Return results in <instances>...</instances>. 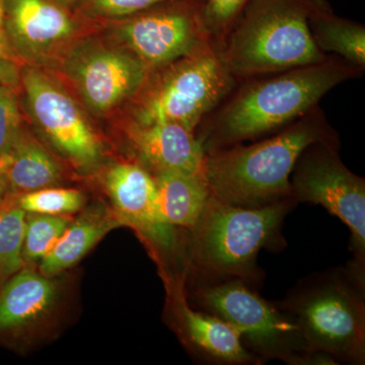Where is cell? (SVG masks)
Returning <instances> with one entry per match:
<instances>
[{"instance_id": "1", "label": "cell", "mask_w": 365, "mask_h": 365, "mask_svg": "<svg viewBox=\"0 0 365 365\" xmlns=\"http://www.w3.org/2000/svg\"><path fill=\"white\" fill-rule=\"evenodd\" d=\"M365 69L330 54L323 61L237 81L195 132L204 153L251 143L304 116L329 91Z\"/></svg>"}, {"instance_id": "2", "label": "cell", "mask_w": 365, "mask_h": 365, "mask_svg": "<svg viewBox=\"0 0 365 365\" xmlns=\"http://www.w3.org/2000/svg\"><path fill=\"white\" fill-rule=\"evenodd\" d=\"M314 143L341 145L319 105L270 135L205 153L204 178L211 194L230 205L257 208L294 199L290 175Z\"/></svg>"}, {"instance_id": "3", "label": "cell", "mask_w": 365, "mask_h": 365, "mask_svg": "<svg viewBox=\"0 0 365 365\" xmlns=\"http://www.w3.org/2000/svg\"><path fill=\"white\" fill-rule=\"evenodd\" d=\"M294 199L257 208L230 205L211 194L195 227L187 234L188 275L195 282L261 281L257 266L262 249L283 248L281 225L297 205Z\"/></svg>"}, {"instance_id": "4", "label": "cell", "mask_w": 365, "mask_h": 365, "mask_svg": "<svg viewBox=\"0 0 365 365\" xmlns=\"http://www.w3.org/2000/svg\"><path fill=\"white\" fill-rule=\"evenodd\" d=\"M328 0H252L217 50L237 81L318 63L329 55L314 44L309 20Z\"/></svg>"}, {"instance_id": "5", "label": "cell", "mask_w": 365, "mask_h": 365, "mask_svg": "<svg viewBox=\"0 0 365 365\" xmlns=\"http://www.w3.org/2000/svg\"><path fill=\"white\" fill-rule=\"evenodd\" d=\"M365 284L347 267L300 280L277 304L299 326L309 352L365 364Z\"/></svg>"}, {"instance_id": "6", "label": "cell", "mask_w": 365, "mask_h": 365, "mask_svg": "<svg viewBox=\"0 0 365 365\" xmlns=\"http://www.w3.org/2000/svg\"><path fill=\"white\" fill-rule=\"evenodd\" d=\"M192 295L202 311L234 327L260 364L276 359L292 365L337 364L328 355L309 352L294 319L245 281L195 282Z\"/></svg>"}, {"instance_id": "7", "label": "cell", "mask_w": 365, "mask_h": 365, "mask_svg": "<svg viewBox=\"0 0 365 365\" xmlns=\"http://www.w3.org/2000/svg\"><path fill=\"white\" fill-rule=\"evenodd\" d=\"M237 83L215 48L182 57L148 71L133 98L131 122H173L196 132Z\"/></svg>"}, {"instance_id": "8", "label": "cell", "mask_w": 365, "mask_h": 365, "mask_svg": "<svg viewBox=\"0 0 365 365\" xmlns=\"http://www.w3.org/2000/svg\"><path fill=\"white\" fill-rule=\"evenodd\" d=\"M340 146L314 143L297 158L290 175L297 203L319 204L351 232L352 261L347 269L365 284V181L346 167Z\"/></svg>"}, {"instance_id": "9", "label": "cell", "mask_w": 365, "mask_h": 365, "mask_svg": "<svg viewBox=\"0 0 365 365\" xmlns=\"http://www.w3.org/2000/svg\"><path fill=\"white\" fill-rule=\"evenodd\" d=\"M113 212L121 225L138 232L163 267L175 269L182 281L188 276L187 235L165 222L158 203L155 176L139 162L118 163L105 175Z\"/></svg>"}, {"instance_id": "10", "label": "cell", "mask_w": 365, "mask_h": 365, "mask_svg": "<svg viewBox=\"0 0 365 365\" xmlns=\"http://www.w3.org/2000/svg\"><path fill=\"white\" fill-rule=\"evenodd\" d=\"M203 0H168L118 26L125 49L148 71L213 47L203 23Z\"/></svg>"}, {"instance_id": "11", "label": "cell", "mask_w": 365, "mask_h": 365, "mask_svg": "<svg viewBox=\"0 0 365 365\" xmlns=\"http://www.w3.org/2000/svg\"><path fill=\"white\" fill-rule=\"evenodd\" d=\"M21 83L34 120L55 150L78 169L95 168L102 160V144L71 96L32 67L21 72Z\"/></svg>"}, {"instance_id": "12", "label": "cell", "mask_w": 365, "mask_h": 365, "mask_svg": "<svg viewBox=\"0 0 365 365\" xmlns=\"http://www.w3.org/2000/svg\"><path fill=\"white\" fill-rule=\"evenodd\" d=\"M66 302L63 281L25 265L0 289V344H26L44 335Z\"/></svg>"}, {"instance_id": "13", "label": "cell", "mask_w": 365, "mask_h": 365, "mask_svg": "<svg viewBox=\"0 0 365 365\" xmlns=\"http://www.w3.org/2000/svg\"><path fill=\"white\" fill-rule=\"evenodd\" d=\"M66 69L88 109L97 115L135 97L150 71L125 48L100 45L76 50Z\"/></svg>"}, {"instance_id": "14", "label": "cell", "mask_w": 365, "mask_h": 365, "mask_svg": "<svg viewBox=\"0 0 365 365\" xmlns=\"http://www.w3.org/2000/svg\"><path fill=\"white\" fill-rule=\"evenodd\" d=\"M6 26L18 57L42 59L76 31L69 14L51 0H6Z\"/></svg>"}, {"instance_id": "15", "label": "cell", "mask_w": 365, "mask_h": 365, "mask_svg": "<svg viewBox=\"0 0 365 365\" xmlns=\"http://www.w3.org/2000/svg\"><path fill=\"white\" fill-rule=\"evenodd\" d=\"M170 309L182 341L201 359L220 364H260L245 347L234 327L215 314L189 306L182 285L173 287Z\"/></svg>"}, {"instance_id": "16", "label": "cell", "mask_w": 365, "mask_h": 365, "mask_svg": "<svg viewBox=\"0 0 365 365\" xmlns=\"http://www.w3.org/2000/svg\"><path fill=\"white\" fill-rule=\"evenodd\" d=\"M127 135L137 158L151 174L167 170L203 173L204 153L195 135L182 125L160 122L140 125L130 122Z\"/></svg>"}, {"instance_id": "17", "label": "cell", "mask_w": 365, "mask_h": 365, "mask_svg": "<svg viewBox=\"0 0 365 365\" xmlns=\"http://www.w3.org/2000/svg\"><path fill=\"white\" fill-rule=\"evenodd\" d=\"M0 175L14 194L54 187L62 180L58 162L24 129L0 155Z\"/></svg>"}, {"instance_id": "18", "label": "cell", "mask_w": 365, "mask_h": 365, "mask_svg": "<svg viewBox=\"0 0 365 365\" xmlns=\"http://www.w3.org/2000/svg\"><path fill=\"white\" fill-rule=\"evenodd\" d=\"M121 223L111 209L91 206L72 220L54 248L40 261L43 275L58 276L76 266L106 235Z\"/></svg>"}, {"instance_id": "19", "label": "cell", "mask_w": 365, "mask_h": 365, "mask_svg": "<svg viewBox=\"0 0 365 365\" xmlns=\"http://www.w3.org/2000/svg\"><path fill=\"white\" fill-rule=\"evenodd\" d=\"M158 203L165 222L178 228L192 230L211 196L203 173L167 170L153 175Z\"/></svg>"}, {"instance_id": "20", "label": "cell", "mask_w": 365, "mask_h": 365, "mask_svg": "<svg viewBox=\"0 0 365 365\" xmlns=\"http://www.w3.org/2000/svg\"><path fill=\"white\" fill-rule=\"evenodd\" d=\"M314 44L327 55L334 54L365 69V26L334 14L332 7L317 11L309 20Z\"/></svg>"}, {"instance_id": "21", "label": "cell", "mask_w": 365, "mask_h": 365, "mask_svg": "<svg viewBox=\"0 0 365 365\" xmlns=\"http://www.w3.org/2000/svg\"><path fill=\"white\" fill-rule=\"evenodd\" d=\"M26 213L19 203L18 194L7 193L0 203V289L25 267Z\"/></svg>"}, {"instance_id": "22", "label": "cell", "mask_w": 365, "mask_h": 365, "mask_svg": "<svg viewBox=\"0 0 365 365\" xmlns=\"http://www.w3.org/2000/svg\"><path fill=\"white\" fill-rule=\"evenodd\" d=\"M68 215H49L26 213L23 258L26 265H34L42 260L59 241L71 225Z\"/></svg>"}, {"instance_id": "23", "label": "cell", "mask_w": 365, "mask_h": 365, "mask_svg": "<svg viewBox=\"0 0 365 365\" xmlns=\"http://www.w3.org/2000/svg\"><path fill=\"white\" fill-rule=\"evenodd\" d=\"M18 200L26 213L69 215L83 209L85 196L76 189L54 186L18 194Z\"/></svg>"}, {"instance_id": "24", "label": "cell", "mask_w": 365, "mask_h": 365, "mask_svg": "<svg viewBox=\"0 0 365 365\" xmlns=\"http://www.w3.org/2000/svg\"><path fill=\"white\" fill-rule=\"evenodd\" d=\"M252 0H203L204 26L216 51Z\"/></svg>"}, {"instance_id": "25", "label": "cell", "mask_w": 365, "mask_h": 365, "mask_svg": "<svg viewBox=\"0 0 365 365\" xmlns=\"http://www.w3.org/2000/svg\"><path fill=\"white\" fill-rule=\"evenodd\" d=\"M23 130L18 100L14 88L0 85V155Z\"/></svg>"}, {"instance_id": "26", "label": "cell", "mask_w": 365, "mask_h": 365, "mask_svg": "<svg viewBox=\"0 0 365 365\" xmlns=\"http://www.w3.org/2000/svg\"><path fill=\"white\" fill-rule=\"evenodd\" d=\"M168 0H85L86 11L105 18H126Z\"/></svg>"}, {"instance_id": "27", "label": "cell", "mask_w": 365, "mask_h": 365, "mask_svg": "<svg viewBox=\"0 0 365 365\" xmlns=\"http://www.w3.org/2000/svg\"><path fill=\"white\" fill-rule=\"evenodd\" d=\"M18 58L7 36L6 0H0V85L14 90L21 83Z\"/></svg>"}, {"instance_id": "28", "label": "cell", "mask_w": 365, "mask_h": 365, "mask_svg": "<svg viewBox=\"0 0 365 365\" xmlns=\"http://www.w3.org/2000/svg\"><path fill=\"white\" fill-rule=\"evenodd\" d=\"M7 193H9V191H7L6 182L0 175V203L2 202Z\"/></svg>"}, {"instance_id": "29", "label": "cell", "mask_w": 365, "mask_h": 365, "mask_svg": "<svg viewBox=\"0 0 365 365\" xmlns=\"http://www.w3.org/2000/svg\"><path fill=\"white\" fill-rule=\"evenodd\" d=\"M55 1H56L57 4H59L60 6H71V4H73L76 0H55Z\"/></svg>"}]
</instances>
